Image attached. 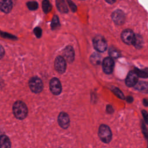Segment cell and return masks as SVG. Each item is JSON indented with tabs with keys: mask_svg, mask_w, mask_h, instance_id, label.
<instances>
[{
	"mask_svg": "<svg viewBox=\"0 0 148 148\" xmlns=\"http://www.w3.org/2000/svg\"><path fill=\"white\" fill-rule=\"evenodd\" d=\"M34 32L37 38H40L42 35V29L39 27H36L34 29Z\"/></svg>",
	"mask_w": 148,
	"mask_h": 148,
	"instance_id": "cell-26",
	"label": "cell"
},
{
	"mask_svg": "<svg viewBox=\"0 0 148 148\" xmlns=\"http://www.w3.org/2000/svg\"><path fill=\"white\" fill-rule=\"evenodd\" d=\"M135 88L138 90L147 93L148 92V83L146 82H138L135 86Z\"/></svg>",
	"mask_w": 148,
	"mask_h": 148,
	"instance_id": "cell-15",
	"label": "cell"
},
{
	"mask_svg": "<svg viewBox=\"0 0 148 148\" xmlns=\"http://www.w3.org/2000/svg\"><path fill=\"white\" fill-rule=\"evenodd\" d=\"M58 123L62 128H67L70 124V120L68 114L65 112H61L58 117Z\"/></svg>",
	"mask_w": 148,
	"mask_h": 148,
	"instance_id": "cell-9",
	"label": "cell"
},
{
	"mask_svg": "<svg viewBox=\"0 0 148 148\" xmlns=\"http://www.w3.org/2000/svg\"><path fill=\"white\" fill-rule=\"evenodd\" d=\"M142 130L143 132V134L146 138V139H147V142H148V131L147 130V128L145 127V125L144 123H142Z\"/></svg>",
	"mask_w": 148,
	"mask_h": 148,
	"instance_id": "cell-25",
	"label": "cell"
},
{
	"mask_svg": "<svg viewBox=\"0 0 148 148\" xmlns=\"http://www.w3.org/2000/svg\"><path fill=\"white\" fill-rule=\"evenodd\" d=\"M42 8L45 13H47L51 10V5L49 0H44L42 2Z\"/></svg>",
	"mask_w": 148,
	"mask_h": 148,
	"instance_id": "cell-17",
	"label": "cell"
},
{
	"mask_svg": "<svg viewBox=\"0 0 148 148\" xmlns=\"http://www.w3.org/2000/svg\"><path fill=\"white\" fill-rule=\"evenodd\" d=\"M59 25H60V24H59L58 18L57 16H56L53 18V20L51 24V27L53 29H54V28H56Z\"/></svg>",
	"mask_w": 148,
	"mask_h": 148,
	"instance_id": "cell-24",
	"label": "cell"
},
{
	"mask_svg": "<svg viewBox=\"0 0 148 148\" xmlns=\"http://www.w3.org/2000/svg\"><path fill=\"white\" fill-rule=\"evenodd\" d=\"M109 3H113L116 0H105Z\"/></svg>",
	"mask_w": 148,
	"mask_h": 148,
	"instance_id": "cell-32",
	"label": "cell"
},
{
	"mask_svg": "<svg viewBox=\"0 0 148 148\" xmlns=\"http://www.w3.org/2000/svg\"><path fill=\"white\" fill-rule=\"evenodd\" d=\"M27 7L31 10H35L38 9V4L35 1H29L27 3Z\"/></svg>",
	"mask_w": 148,
	"mask_h": 148,
	"instance_id": "cell-21",
	"label": "cell"
},
{
	"mask_svg": "<svg viewBox=\"0 0 148 148\" xmlns=\"http://www.w3.org/2000/svg\"><path fill=\"white\" fill-rule=\"evenodd\" d=\"M122 40L127 45H132L134 43L135 38V35L131 29H125L121 33Z\"/></svg>",
	"mask_w": 148,
	"mask_h": 148,
	"instance_id": "cell-5",
	"label": "cell"
},
{
	"mask_svg": "<svg viewBox=\"0 0 148 148\" xmlns=\"http://www.w3.org/2000/svg\"><path fill=\"white\" fill-rule=\"evenodd\" d=\"M13 112L14 116L19 119H25L28 114V109L26 105L21 101H17L13 106Z\"/></svg>",
	"mask_w": 148,
	"mask_h": 148,
	"instance_id": "cell-1",
	"label": "cell"
},
{
	"mask_svg": "<svg viewBox=\"0 0 148 148\" xmlns=\"http://www.w3.org/2000/svg\"><path fill=\"white\" fill-rule=\"evenodd\" d=\"M50 89L54 95H58L61 93L62 87L60 80L56 77L51 79L50 82Z\"/></svg>",
	"mask_w": 148,
	"mask_h": 148,
	"instance_id": "cell-6",
	"label": "cell"
},
{
	"mask_svg": "<svg viewBox=\"0 0 148 148\" xmlns=\"http://www.w3.org/2000/svg\"><path fill=\"white\" fill-rule=\"evenodd\" d=\"M60 148H61V147H60Z\"/></svg>",
	"mask_w": 148,
	"mask_h": 148,
	"instance_id": "cell-33",
	"label": "cell"
},
{
	"mask_svg": "<svg viewBox=\"0 0 148 148\" xmlns=\"http://www.w3.org/2000/svg\"><path fill=\"white\" fill-rule=\"evenodd\" d=\"M113 109L112 108V106L110 105H107L106 106V112L109 113H112L113 112Z\"/></svg>",
	"mask_w": 148,
	"mask_h": 148,
	"instance_id": "cell-29",
	"label": "cell"
},
{
	"mask_svg": "<svg viewBox=\"0 0 148 148\" xmlns=\"http://www.w3.org/2000/svg\"><path fill=\"white\" fill-rule=\"evenodd\" d=\"M56 5L59 11L61 13H66L68 11L64 0H56Z\"/></svg>",
	"mask_w": 148,
	"mask_h": 148,
	"instance_id": "cell-14",
	"label": "cell"
},
{
	"mask_svg": "<svg viewBox=\"0 0 148 148\" xmlns=\"http://www.w3.org/2000/svg\"><path fill=\"white\" fill-rule=\"evenodd\" d=\"M135 71L136 72V73H137V75H138L139 77H141L143 78L148 77V73L147 72L139 70L138 69H135Z\"/></svg>",
	"mask_w": 148,
	"mask_h": 148,
	"instance_id": "cell-23",
	"label": "cell"
},
{
	"mask_svg": "<svg viewBox=\"0 0 148 148\" xmlns=\"http://www.w3.org/2000/svg\"><path fill=\"white\" fill-rule=\"evenodd\" d=\"M138 75L134 71H130L125 79V84L128 87H133L136 85L138 80Z\"/></svg>",
	"mask_w": 148,
	"mask_h": 148,
	"instance_id": "cell-10",
	"label": "cell"
},
{
	"mask_svg": "<svg viewBox=\"0 0 148 148\" xmlns=\"http://www.w3.org/2000/svg\"><path fill=\"white\" fill-rule=\"evenodd\" d=\"M142 38L139 35H135V40L134 42L133 45L137 48H140L142 46Z\"/></svg>",
	"mask_w": 148,
	"mask_h": 148,
	"instance_id": "cell-20",
	"label": "cell"
},
{
	"mask_svg": "<svg viewBox=\"0 0 148 148\" xmlns=\"http://www.w3.org/2000/svg\"><path fill=\"white\" fill-rule=\"evenodd\" d=\"M66 62L65 58L61 56H58L54 61V67L56 70L60 73H63L66 70Z\"/></svg>",
	"mask_w": 148,
	"mask_h": 148,
	"instance_id": "cell-7",
	"label": "cell"
},
{
	"mask_svg": "<svg viewBox=\"0 0 148 148\" xmlns=\"http://www.w3.org/2000/svg\"><path fill=\"white\" fill-rule=\"evenodd\" d=\"M67 2L68 3V4L69 5V7L71 9V10L73 12H75L76 10V6L75 5V3L72 1H71V0H67Z\"/></svg>",
	"mask_w": 148,
	"mask_h": 148,
	"instance_id": "cell-27",
	"label": "cell"
},
{
	"mask_svg": "<svg viewBox=\"0 0 148 148\" xmlns=\"http://www.w3.org/2000/svg\"><path fill=\"white\" fill-rule=\"evenodd\" d=\"M98 135L103 142L107 143L111 140L112 134L110 128L108 125L101 124L99 128Z\"/></svg>",
	"mask_w": 148,
	"mask_h": 148,
	"instance_id": "cell-2",
	"label": "cell"
},
{
	"mask_svg": "<svg viewBox=\"0 0 148 148\" xmlns=\"http://www.w3.org/2000/svg\"><path fill=\"white\" fill-rule=\"evenodd\" d=\"M114 61L112 57L105 58L102 62V68L103 72L107 74L111 73L114 68Z\"/></svg>",
	"mask_w": 148,
	"mask_h": 148,
	"instance_id": "cell-8",
	"label": "cell"
},
{
	"mask_svg": "<svg viewBox=\"0 0 148 148\" xmlns=\"http://www.w3.org/2000/svg\"><path fill=\"white\" fill-rule=\"evenodd\" d=\"M109 55L112 58H117L120 56V53L118 50H117L115 48L110 47L109 51Z\"/></svg>",
	"mask_w": 148,
	"mask_h": 148,
	"instance_id": "cell-19",
	"label": "cell"
},
{
	"mask_svg": "<svg viewBox=\"0 0 148 148\" xmlns=\"http://www.w3.org/2000/svg\"><path fill=\"white\" fill-rule=\"evenodd\" d=\"M90 60L92 64L94 65L99 64L101 62V57L98 54H94L91 56Z\"/></svg>",
	"mask_w": 148,
	"mask_h": 148,
	"instance_id": "cell-18",
	"label": "cell"
},
{
	"mask_svg": "<svg viewBox=\"0 0 148 148\" xmlns=\"http://www.w3.org/2000/svg\"><path fill=\"white\" fill-rule=\"evenodd\" d=\"M93 46L94 48L99 52H103L107 48V43L105 39L101 36L97 35L93 39Z\"/></svg>",
	"mask_w": 148,
	"mask_h": 148,
	"instance_id": "cell-4",
	"label": "cell"
},
{
	"mask_svg": "<svg viewBox=\"0 0 148 148\" xmlns=\"http://www.w3.org/2000/svg\"><path fill=\"white\" fill-rule=\"evenodd\" d=\"M113 21L118 25L123 24L125 21V14L120 10H115L112 14Z\"/></svg>",
	"mask_w": 148,
	"mask_h": 148,
	"instance_id": "cell-11",
	"label": "cell"
},
{
	"mask_svg": "<svg viewBox=\"0 0 148 148\" xmlns=\"http://www.w3.org/2000/svg\"><path fill=\"white\" fill-rule=\"evenodd\" d=\"M113 92L120 99H124L125 97H124V95L123 94V93L118 88H116V87H114L113 90H112Z\"/></svg>",
	"mask_w": 148,
	"mask_h": 148,
	"instance_id": "cell-22",
	"label": "cell"
},
{
	"mask_svg": "<svg viewBox=\"0 0 148 148\" xmlns=\"http://www.w3.org/2000/svg\"><path fill=\"white\" fill-rule=\"evenodd\" d=\"M29 86L31 91L35 93H39L43 90V83L38 77H33L29 81Z\"/></svg>",
	"mask_w": 148,
	"mask_h": 148,
	"instance_id": "cell-3",
	"label": "cell"
},
{
	"mask_svg": "<svg viewBox=\"0 0 148 148\" xmlns=\"http://www.w3.org/2000/svg\"><path fill=\"white\" fill-rule=\"evenodd\" d=\"M143 104L146 106H148V101L146 99H143Z\"/></svg>",
	"mask_w": 148,
	"mask_h": 148,
	"instance_id": "cell-31",
	"label": "cell"
},
{
	"mask_svg": "<svg viewBox=\"0 0 148 148\" xmlns=\"http://www.w3.org/2000/svg\"><path fill=\"white\" fill-rule=\"evenodd\" d=\"M63 55L64 58L68 62H72L75 57V52L73 48L70 46H67L64 50Z\"/></svg>",
	"mask_w": 148,
	"mask_h": 148,
	"instance_id": "cell-12",
	"label": "cell"
},
{
	"mask_svg": "<svg viewBox=\"0 0 148 148\" xmlns=\"http://www.w3.org/2000/svg\"><path fill=\"white\" fill-rule=\"evenodd\" d=\"M127 102H128L131 103V102H132V101H133V98H132V97H131V96H128V97L127 98Z\"/></svg>",
	"mask_w": 148,
	"mask_h": 148,
	"instance_id": "cell-30",
	"label": "cell"
},
{
	"mask_svg": "<svg viewBox=\"0 0 148 148\" xmlns=\"http://www.w3.org/2000/svg\"><path fill=\"white\" fill-rule=\"evenodd\" d=\"M142 116L143 117L145 122L146 123V124H148V113L146 110H142Z\"/></svg>",
	"mask_w": 148,
	"mask_h": 148,
	"instance_id": "cell-28",
	"label": "cell"
},
{
	"mask_svg": "<svg viewBox=\"0 0 148 148\" xmlns=\"http://www.w3.org/2000/svg\"><path fill=\"white\" fill-rule=\"evenodd\" d=\"M13 4L11 0H1L0 8L2 12L8 13L10 12L12 9Z\"/></svg>",
	"mask_w": 148,
	"mask_h": 148,
	"instance_id": "cell-13",
	"label": "cell"
},
{
	"mask_svg": "<svg viewBox=\"0 0 148 148\" xmlns=\"http://www.w3.org/2000/svg\"><path fill=\"white\" fill-rule=\"evenodd\" d=\"M10 141L6 135H2L1 137V148H10Z\"/></svg>",
	"mask_w": 148,
	"mask_h": 148,
	"instance_id": "cell-16",
	"label": "cell"
}]
</instances>
